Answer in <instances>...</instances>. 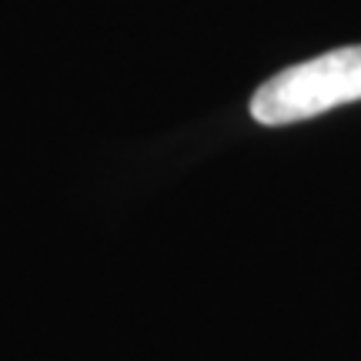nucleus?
Returning a JSON list of instances; mask_svg holds the SVG:
<instances>
[{"instance_id": "1", "label": "nucleus", "mask_w": 361, "mask_h": 361, "mask_svg": "<svg viewBox=\"0 0 361 361\" xmlns=\"http://www.w3.org/2000/svg\"><path fill=\"white\" fill-rule=\"evenodd\" d=\"M355 101H361V44L338 47L274 74L251 97V114L258 124L284 128Z\"/></svg>"}]
</instances>
